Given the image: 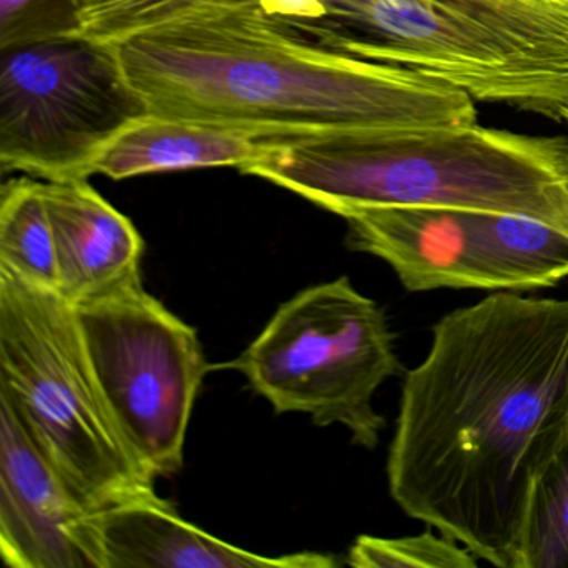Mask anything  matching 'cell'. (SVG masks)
Segmentation results:
<instances>
[{
    "label": "cell",
    "mask_w": 568,
    "mask_h": 568,
    "mask_svg": "<svg viewBox=\"0 0 568 568\" xmlns=\"http://www.w3.org/2000/svg\"><path fill=\"white\" fill-rule=\"evenodd\" d=\"M481 251L500 291L551 287L568 277V234L525 215L481 212Z\"/></svg>",
    "instance_id": "14"
},
{
    "label": "cell",
    "mask_w": 568,
    "mask_h": 568,
    "mask_svg": "<svg viewBox=\"0 0 568 568\" xmlns=\"http://www.w3.org/2000/svg\"><path fill=\"white\" fill-rule=\"evenodd\" d=\"M74 308L95 377L132 450L155 477L178 474L209 371L197 331L142 282Z\"/></svg>",
    "instance_id": "8"
},
{
    "label": "cell",
    "mask_w": 568,
    "mask_h": 568,
    "mask_svg": "<svg viewBox=\"0 0 568 568\" xmlns=\"http://www.w3.org/2000/svg\"><path fill=\"white\" fill-rule=\"evenodd\" d=\"M275 139L194 119L148 114L105 145L92 175L125 181L184 169L235 168L242 172L267 158Z\"/></svg>",
    "instance_id": "13"
},
{
    "label": "cell",
    "mask_w": 568,
    "mask_h": 568,
    "mask_svg": "<svg viewBox=\"0 0 568 568\" xmlns=\"http://www.w3.org/2000/svg\"><path fill=\"white\" fill-rule=\"evenodd\" d=\"M394 338L377 302L338 277L284 302L232 367L275 414L341 425L355 445L374 450L385 428L375 394L404 372Z\"/></svg>",
    "instance_id": "6"
},
{
    "label": "cell",
    "mask_w": 568,
    "mask_h": 568,
    "mask_svg": "<svg viewBox=\"0 0 568 568\" xmlns=\"http://www.w3.org/2000/svg\"><path fill=\"white\" fill-rule=\"evenodd\" d=\"M118 48L149 112L267 138L477 124L470 95L332 51L258 8L184 19Z\"/></svg>",
    "instance_id": "2"
},
{
    "label": "cell",
    "mask_w": 568,
    "mask_h": 568,
    "mask_svg": "<svg viewBox=\"0 0 568 568\" xmlns=\"http://www.w3.org/2000/svg\"><path fill=\"white\" fill-rule=\"evenodd\" d=\"M0 397L94 511L162 500L122 434L85 351L74 305L0 268Z\"/></svg>",
    "instance_id": "5"
},
{
    "label": "cell",
    "mask_w": 568,
    "mask_h": 568,
    "mask_svg": "<svg viewBox=\"0 0 568 568\" xmlns=\"http://www.w3.org/2000/svg\"><path fill=\"white\" fill-rule=\"evenodd\" d=\"M0 268L36 287L58 292V251L41 181L18 178L2 185Z\"/></svg>",
    "instance_id": "16"
},
{
    "label": "cell",
    "mask_w": 568,
    "mask_h": 568,
    "mask_svg": "<svg viewBox=\"0 0 568 568\" xmlns=\"http://www.w3.org/2000/svg\"><path fill=\"white\" fill-rule=\"evenodd\" d=\"M148 114L115 45L64 36L0 49L4 174L89 179L105 145Z\"/></svg>",
    "instance_id": "7"
},
{
    "label": "cell",
    "mask_w": 568,
    "mask_h": 568,
    "mask_svg": "<svg viewBox=\"0 0 568 568\" xmlns=\"http://www.w3.org/2000/svg\"><path fill=\"white\" fill-rule=\"evenodd\" d=\"M564 122H565V124L568 125V112H567V114L564 115Z\"/></svg>",
    "instance_id": "21"
},
{
    "label": "cell",
    "mask_w": 568,
    "mask_h": 568,
    "mask_svg": "<svg viewBox=\"0 0 568 568\" xmlns=\"http://www.w3.org/2000/svg\"><path fill=\"white\" fill-rule=\"evenodd\" d=\"M108 568H331L324 554L265 557L189 524L165 500L129 501L98 511Z\"/></svg>",
    "instance_id": "12"
},
{
    "label": "cell",
    "mask_w": 568,
    "mask_h": 568,
    "mask_svg": "<svg viewBox=\"0 0 568 568\" xmlns=\"http://www.w3.org/2000/svg\"><path fill=\"white\" fill-rule=\"evenodd\" d=\"M258 9L268 18L298 31L324 16L325 0H258Z\"/></svg>",
    "instance_id": "20"
},
{
    "label": "cell",
    "mask_w": 568,
    "mask_h": 568,
    "mask_svg": "<svg viewBox=\"0 0 568 568\" xmlns=\"http://www.w3.org/2000/svg\"><path fill=\"white\" fill-rule=\"evenodd\" d=\"M242 174L332 214L455 207L525 215L568 234V138L468 125L355 129L275 139Z\"/></svg>",
    "instance_id": "3"
},
{
    "label": "cell",
    "mask_w": 568,
    "mask_h": 568,
    "mask_svg": "<svg viewBox=\"0 0 568 568\" xmlns=\"http://www.w3.org/2000/svg\"><path fill=\"white\" fill-rule=\"evenodd\" d=\"M58 251V294L88 304L141 281L144 241L88 179L42 181Z\"/></svg>",
    "instance_id": "11"
},
{
    "label": "cell",
    "mask_w": 568,
    "mask_h": 568,
    "mask_svg": "<svg viewBox=\"0 0 568 568\" xmlns=\"http://www.w3.org/2000/svg\"><path fill=\"white\" fill-rule=\"evenodd\" d=\"M0 555L11 568H108L92 510L0 397Z\"/></svg>",
    "instance_id": "9"
},
{
    "label": "cell",
    "mask_w": 568,
    "mask_h": 568,
    "mask_svg": "<svg viewBox=\"0 0 568 568\" xmlns=\"http://www.w3.org/2000/svg\"><path fill=\"white\" fill-rule=\"evenodd\" d=\"M568 422V301L497 291L432 328L405 374L388 490L415 520L514 568L538 458Z\"/></svg>",
    "instance_id": "1"
},
{
    "label": "cell",
    "mask_w": 568,
    "mask_h": 568,
    "mask_svg": "<svg viewBox=\"0 0 568 568\" xmlns=\"http://www.w3.org/2000/svg\"><path fill=\"white\" fill-rule=\"evenodd\" d=\"M81 0H0V49L79 36Z\"/></svg>",
    "instance_id": "19"
},
{
    "label": "cell",
    "mask_w": 568,
    "mask_h": 568,
    "mask_svg": "<svg viewBox=\"0 0 568 568\" xmlns=\"http://www.w3.org/2000/svg\"><path fill=\"white\" fill-rule=\"evenodd\" d=\"M247 8L258 0H81L79 36L119 45L184 19Z\"/></svg>",
    "instance_id": "17"
},
{
    "label": "cell",
    "mask_w": 568,
    "mask_h": 568,
    "mask_svg": "<svg viewBox=\"0 0 568 568\" xmlns=\"http://www.w3.org/2000/svg\"><path fill=\"white\" fill-rule=\"evenodd\" d=\"M345 564L355 568H475L478 558L458 541L425 530L400 538L361 535Z\"/></svg>",
    "instance_id": "18"
},
{
    "label": "cell",
    "mask_w": 568,
    "mask_h": 568,
    "mask_svg": "<svg viewBox=\"0 0 568 568\" xmlns=\"http://www.w3.org/2000/svg\"><path fill=\"white\" fill-rule=\"evenodd\" d=\"M514 568H568V422L531 474Z\"/></svg>",
    "instance_id": "15"
},
{
    "label": "cell",
    "mask_w": 568,
    "mask_h": 568,
    "mask_svg": "<svg viewBox=\"0 0 568 568\" xmlns=\"http://www.w3.org/2000/svg\"><path fill=\"white\" fill-rule=\"evenodd\" d=\"M318 44L454 85L475 102L564 121L568 0H325Z\"/></svg>",
    "instance_id": "4"
},
{
    "label": "cell",
    "mask_w": 568,
    "mask_h": 568,
    "mask_svg": "<svg viewBox=\"0 0 568 568\" xmlns=\"http://www.w3.org/2000/svg\"><path fill=\"white\" fill-rule=\"evenodd\" d=\"M481 211L368 207L348 212L347 242L390 265L407 291H500L481 251Z\"/></svg>",
    "instance_id": "10"
}]
</instances>
